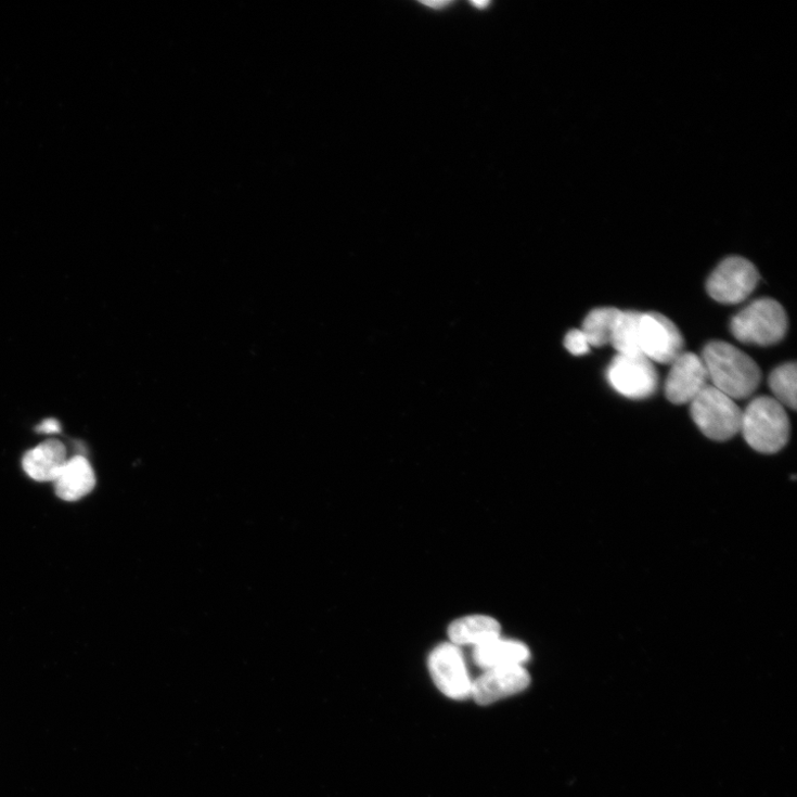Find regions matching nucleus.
<instances>
[{
	"instance_id": "1",
	"label": "nucleus",
	"mask_w": 797,
	"mask_h": 797,
	"mask_svg": "<svg viewBox=\"0 0 797 797\" xmlns=\"http://www.w3.org/2000/svg\"><path fill=\"white\" fill-rule=\"evenodd\" d=\"M702 359L711 386L733 400L749 398L760 385L761 370L757 362L731 344L709 343Z\"/></svg>"
},
{
	"instance_id": "10",
	"label": "nucleus",
	"mask_w": 797,
	"mask_h": 797,
	"mask_svg": "<svg viewBox=\"0 0 797 797\" xmlns=\"http://www.w3.org/2000/svg\"><path fill=\"white\" fill-rule=\"evenodd\" d=\"M529 683L530 677L523 666L485 670L473 680L471 698L477 705L490 706L522 693Z\"/></svg>"
},
{
	"instance_id": "12",
	"label": "nucleus",
	"mask_w": 797,
	"mask_h": 797,
	"mask_svg": "<svg viewBox=\"0 0 797 797\" xmlns=\"http://www.w3.org/2000/svg\"><path fill=\"white\" fill-rule=\"evenodd\" d=\"M55 484L56 494L66 502H76L88 496L95 487V474L83 455L67 460Z\"/></svg>"
},
{
	"instance_id": "6",
	"label": "nucleus",
	"mask_w": 797,
	"mask_h": 797,
	"mask_svg": "<svg viewBox=\"0 0 797 797\" xmlns=\"http://www.w3.org/2000/svg\"><path fill=\"white\" fill-rule=\"evenodd\" d=\"M759 283V272L748 259L731 256L714 271L707 282L709 295L722 304H737L747 299Z\"/></svg>"
},
{
	"instance_id": "7",
	"label": "nucleus",
	"mask_w": 797,
	"mask_h": 797,
	"mask_svg": "<svg viewBox=\"0 0 797 797\" xmlns=\"http://www.w3.org/2000/svg\"><path fill=\"white\" fill-rule=\"evenodd\" d=\"M428 668L441 693L453 700L471 698L473 680L460 647L445 643L434 650Z\"/></svg>"
},
{
	"instance_id": "9",
	"label": "nucleus",
	"mask_w": 797,
	"mask_h": 797,
	"mask_svg": "<svg viewBox=\"0 0 797 797\" xmlns=\"http://www.w3.org/2000/svg\"><path fill=\"white\" fill-rule=\"evenodd\" d=\"M709 376L702 357L682 352L672 363L665 390L674 404L693 402L708 386Z\"/></svg>"
},
{
	"instance_id": "18",
	"label": "nucleus",
	"mask_w": 797,
	"mask_h": 797,
	"mask_svg": "<svg viewBox=\"0 0 797 797\" xmlns=\"http://www.w3.org/2000/svg\"><path fill=\"white\" fill-rule=\"evenodd\" d=\"M564 345L566 349L575 356L588 353L591 347L587 336L578 330L570 331L566 335Z\"/></svg>"
},
{
	"instance_id": "2",
	"label": "nucleus",
	"mask_w": 797,
	"mask_h": 797,
	"mask_svg": "<svg viewBox=\"0 0 797 797\" xmlns=\"http://www.w3.org/2000/svg\"><path fill=\"white\" fill-rule=\"evenodd\" d=\"M789 432L787 413L772 397H758L742 412L740 433L748 445L760 453L772 454L781 451L788 441Z\"/></svg>"
},
{
	"instance_id": "11",
	"label": "nucleus",
	"mask_w": 797,
	"mask_h": 797,
	"mask_svg": "<svg viewBox=\"0 0 797 797\" xmlns=\"http://www.w3.org/2000/svg\"><path fill=\"white\" fill-rule=\"evenodd\" d=\"M67 450L60 440H47L29 450L23 459V467L37 483H53L67 462Z\"/></svg>"
},
{
	"instance_id": "17",
	"label": "nucleus",
	"mask_w": 797,
	"mask_h": 797,
	"mask_svg": "<svg viewBox=\"0 0 797 797\" xmlns=\"http://www.w3.org/2000/svg\"><path fill=\"white\" fill-rule=\"evenodd\" d=\"M796 363H784L772 371L769 386L774 399L783 407L796 409Z\"/></svg>"
},
{
	"instance_id": "19",
	"label": "nucleus",
	"mask_w": 797,
	"mask_h": 797,
	"mask_svg": "<svg viewBox=\"0 0 797 797\" xmlns=\"http://www.w3.org/2000/svg\"><path fill=\"white\" fill-rule=\"evenodd\" d=\"M37 433L44 435H55L62 432V425L56 419H46L37 427Z\"/></svg>"
},
{
	"instance_id": "3",
	"label": "nucleus",
	"mask_w": 797,
	"mask_h": 797,
	"mask_svg": "<svg viewBox=\"0 0 797 797\" xmlns=\"http://www.w3.org/2000/svg\"><path fill=\"white\" fill-rule=\"evenodd\" d=\"M787 326L783 306L774 299L762 298L735 314L730 329L740 343L771 346L784 338Z\"/></svg>"
},
{
	"instance_id": "4",
	"label": "nucleus",
	"mask_w": 797,
	"mask_h": 797,
	"mask_svg": "<svg viewBox=\"0 0 797 797\" xmlns=\"http://www.w3.org/2000/svg\"><path fill=\"white\" fill-rule=\"evenodd\" d=\"M690 413L698 428L711 440L725 441L741 430V409L733 399L711 385L691 402Z\"/></svg>"
},
{
	"instance_id": "14",
	"label": "nucleus",
	"mask_w": 797,
	"mask_h": 797,
	"mask_svg": "<svg viewBox=\"0 0 797 797\" xmlns=\"http://www.w3.org/2000/svg\"><path fill=\"white\" fill-rule=\"evenodd\" d=\"M529 658V650L523 643L504 641L501 638L474 647L473 652L475 665L485 670L523 666Z\"/></svg>"
},
{
	"instance_id": "5",
	"label": "nucleus",
	"mask_w": 797,
	"mask_h": 797,
	"mask_svg": "<svg viewBox=\"0 0 797 797\" xmlns=\"http://www.w3.org/2000/svg\"><path fill=\"white\" fill-rule=\"evenodd\" d=\"M610 386L629 399H646L658 388V372L654 362L644 355H617L607 369Z\"/></svg>"
},
{
	"instance_id": "13",
	"label": "nucleus",
	"mask_w": 797,
	"mask_h": 797,
	"mask_svg": "<svg viewBox=\"0 0 797 797\" xmlns=\"http://www.w3.org/2000/svg\"><path fill=\"white\" fill-rule=\"evenodd\" d=\"M450 643L461 646H481L500 638L498 620L485 615L466 616L453 621L448 630Z\"/></svg>"
},
{
	"instance_id": "15",
	"label": "nucleus",
	"mask_w": 797,
	"mask_h": 797,
	"mask_svg": "<svg viewBox=\"0 0 797 797\" xmlns=\"http://www.w3.org/2000/svg\"><path fill=\"white\" fill-rule=\"evenodd\" d=\"M643 312L620 311L615 323L610 344L618 355H643L640 346V324Z\"/></svg>"
},
{
	"instance_id": "8",
	"label": "nucleus",
	"mask_w": 797,
	"mask_h": 797,
	"mask_svg": "<svg viewBox=\"0 0 797 797\" xmlns=\"http://www.w3.org/2000/svg\"><path fill=\"white\" fill-rule=\"evenodd\" d=\"M640 346L642 353L653 362L671 364L683 352L684 342L668 317L652 311L642 313Z\"/></svg>"
},
{
	"instance_id": "16",
	"label": "nucleus",
	"mask_w": 797,
	"mask_h": 797,
	"mask_svg": "<svg viewBox=\"0 0 797 797\" xmlns=\"http://www.w3.org/2000/svg\"><path fill=\"white\" fill-rule=\"evenodd\" d=\"M621 310L614 307H603L592 310L582 323L584 336L590 346L597 348L610 344L613 330Z\"/></svg>"
}]
</instances>
